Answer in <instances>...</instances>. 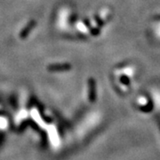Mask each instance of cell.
<instances>
[{"label":"cell","instance_id":"6da1fadb","mask_svg":"<svg viewBox=\"0 0 160 160\" xmlns=\"http://www.w3.org/2000/svg\"><path fill=\"white\" fill-rule=\"evenodd\" d=\"M70 69V65L68 63L63 64H52L48 67V69L50 71H65Z\"/></svg>","mask_w":160,"mask_h":160},{"label":"cell","instance_id":"7a4b0ae2","mask_svg":"<svg viewBox=\"0 0 160 160\" xmlns=\"http://www.w3.org/2000/svg\"><path fill=\"white\" fill-rule=\"evenodd\" d=\"M35 25H36V22L35 21H31L24 28V29L22 30V33H21V38H26V37H28V35L29 34V32H30V30L31 29H34Z\"/></svg>","mask_w":160,"mask_h":160}]
</instances>
